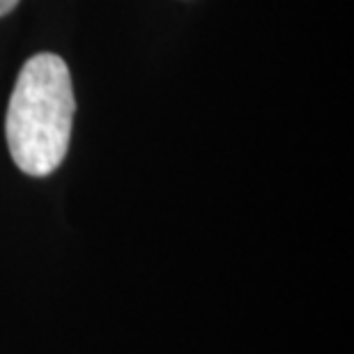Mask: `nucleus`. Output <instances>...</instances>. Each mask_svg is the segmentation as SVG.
I'll return each instance as SVG.
<instances>
[{"instance_id": "2", "label": "nucleus", "mask_w": 354, "mask_h": 354, "mask_svg": "<svg viewBox=\"0 0 354 354\" xmlns=\"http://www.w3.org/2000/svg\"><path fill=\"white\" fill-rule=\"evenodd\" d=\"M17 5H19V0H0V17H5V14H10Z\"/></svg>"}, {"instance_id": "1", "label": "nucleus", "mask_w": 354, "mask_h": 354, "mask_svg": "<svg viewBox=\"0 0 354 354\" xmlns=\"http://www.w3.org/2000/svg\"><path fill=\"white\" fill-rule=\"evenodd\" d=\"M76 99L67 62L37 53L21 69L7 106L5 133L12 161L26 175L46 177L67 157Z\"/></svg>"}]
</instances>
